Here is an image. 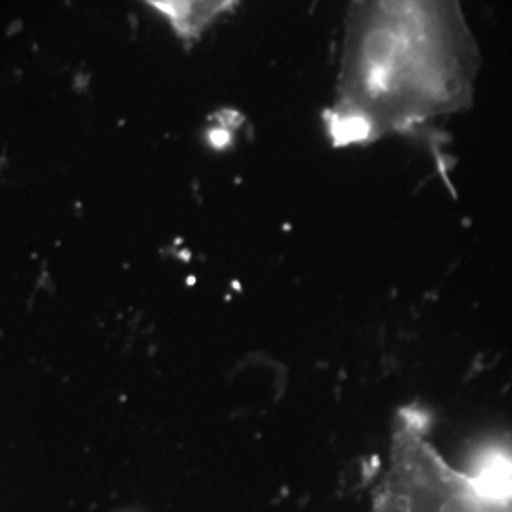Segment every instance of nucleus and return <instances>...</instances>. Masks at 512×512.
I'll return each mask as SVG.
<instances>
[{"instance_id": "f03ea898", "label": "nucleus", "mask_w": 512, "mask_h": 512, "mask_svg": "<svg viewBox=\"0 0 512 512\" xmlns=\"http://www.w3.org/2000/svg\"><path fill=\"white\" fill-rule=\"evenodd\" d=\"M238 0H147L165 25L183 42H194L234 8Z\"/></svg>"}, {"instance_id": "f257e3e1", "label": "nucleus", "mask_w": 512, "mask_h": 512, "mask_svg": "<svg viewBox=\"0 0 512 512\" xmlns=\"http://www.w3.org/2000/svg\"><path fill=\"white\" fill-rule=\"evenodd\" d=\"M480 54L461 0H349L323 126L336 148L420 137L473 105Z\"/></svg>"}]
</instances>
